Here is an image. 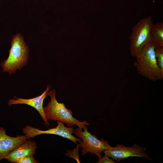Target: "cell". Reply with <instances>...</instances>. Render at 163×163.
I'll list each match as a JSON object with an SVG mask.
<instances>
[{
  "instance_id": "obj_1",
  "label": "cell",
  "mask_w": 163,
  "mask_h": 163,
  "mask_svg": "<svg viewBox=\"0 0 163 163\" xmlns=\"http://www.w3.org/2000/svg\"><path fill=\"white\" fill-rule=\"evenodd\" d=\"M155 48L152 41L146 44L135 57L136 61L134 63L139 74L153 82L163 78V72L155 57Z\"/></svg>"
},
{
  "instance_id": "obj_2",
  "label": "cell",
  "mask_w": 163,
  "mask_h": 163,
  "mask_svg": "<svg viewBox=\"0 0 163 163\" xmlns=\"http://www.w3.org/2000/svg\"><path fill=\"white\" fill-rule=\"evenodd\" d=\"M28 56V46L23 36L19 33L14 35L11 39L8 56L0 64L3 72L9 74L15 73L17 70H20L27 64Z\"/></svg>"
},
{
  "instance_id": "obj_3",
  "label": "cell",
  "mask_w": 163,
  "mask_h": 163,
  "mask_svg": "<svg viewBox=\"0 0 163 163\" xmlns=\"http://www.w3.org/2000/svg\"><path fill=\"white\" fill-rule=\"evenodd\" d=\"M56 94L55 89L47 92V95L50 97V101L46 107H43L44 113L47 120L61 121L65 123L68 127L76 125L81 130L89 125L86 121L81 122L74 117L72 112L66 108L63 102H58L56 98Z\"/></svg>"
},
{
  "instance_id": "obj_4",
  "label": "cell",
  "mask_w": 163,
  "mask_h": 163,
  "mask_svg": "<svg viewBox=\"0 0 163 163\" xmlns=\"http://www.w3.org/2000/svg\"><path fill=\"white\" fill-rule=\"evenodd\" d=\"M153 24L152 18L149 16L140 20L133 27L129 38L132 56L135 57L144 46L151 41V30Z\"/></svg>"
},
{
  "instance_id": "obj_5",
  "label": "cell",
  "mask_w": 163,
  "mask_h": 163,
  "mask_svg": "<svg viewBox=\"0 0 163 163\" xmlns=\"http://www.w3.org/2000/svg\"><path fill=\"white\" fill-rule=\"evenodd\" d=\"M84 129V131H82L79 128H76L74 132L78 138L82 140L78 141L79 143L77 144L82 149V155L90 152L92 155L94 154L97 155L100 158L102 157L101 152L109 148L110 144L108 141L102 138L99 140L96 136L88 132L87 126Z\"/></svg>"
},
{
  "instance_id": "obj_6",
  "label": "cell",
  "mask_w": 163,
  "mask_h": 163,
  "mask_svg": "<svg viewBox=\"0 0 163 163\" xmlns=\"http://www.w3.org/2000/svg\"><path fill=\"white\" fill-rule=\"evenodd\" d=\"M57 125L56 127L46 130H41L27 125L23 128V132L25 134L27 140L39 135L52 134L69 139L75 144L76 142L81 140L79 138H76L72 135L74 131L73 127H66L64 123L59 121H57Z\"/></svg>"
},
{
  "instance_id": "obj_7",
  "label": "cell",
  "mask_w": 163,
  "mask_h": 163,
  "mask_svg": "<svg viewBox=\"0 0 163 163\" xmlns=\"http://www.w3.org/2000/svg\"><path fill=\"white\" fill-rule=\"evenodd\" d=\"M146 148L140 147L135 144L132 147H126L118 144L115 147L110 146L103 152L105 155L111 157L116 161H120L128 157L137 156L151 159L146 152Z\"/></svg>"
},
{
  "instance_id": "obj_8",
  "label": "cell",
  "mask_w": 163,
  "mask_h": 163,
  "mask_svg": "<svg viewBox=\"0 0 163 163\" xmlns=\"http://www.w3.org/2000/svg\"><path fill=\"white\" fill-rule=\"evenodd\" d=\"M25 135L13 137L7 135L4 128L0 127V161L26 140Z\"/></svg>"
},
{
  "instance_id": "obj_9",
  "label": "cell",
  "mask_w": 163,
  "mask_h": 163,
  "mask_svg": "<svg viewBox=\"0 0 163 163\" xmlns=\"http://www.w3.org/2000/svg\"><path fill=\"white\" fill-rule=\"evenodd\" d=\"M49 90V88L47 86L46 90L41 95L32 98L24 99L15 97L14 99L9 100L8 104L10 106L12 104H25L34 107L41 116L44 121L45 126H49L50 124L45 115L43 107V101L47 95V92Z\"/></svg>"
},
{
  "instance_id": "obj_10",
  "label": "cell",
  "mask_w": 163,
  "mask_h": 163,
  "mask_svg": "<svg viewBox=\"0 0 163 163\" xmlns=\"http://www.w3.org/2000/svg\"><path fill=\"white\" fill-rule=\"evenodd\" d=\"M37 145L34 141L27 140L21 145L10 152L5 159L11 162H15L19 158L35 154Z\"/></svg>"
},
{
  "instance_id": "obj_11",
  "label": "cell",
  "mask_w": 163,
  "mask_h": 163,
  "mask_svg": "<svg viewBox=\"0 0 163 163\" xmlns=\"http://www.w3.org/2000/svg\"><path fill=\"white\" fill-rule=\"evenodd\" d=\"M151 41L156 47L163 48V23L153 24L151 30Z\"/></svg>"
},
{
  "instance_id": "obj_12",
  "label": "cell",
  "mask_w": 163,
  "mask_h": 163,
  "mask_svg": "<svg viewBox=\"0 0 163 163\" xmlns=\"http://www.w3.org/2000/svg\"><path fill=\"white\" fill-rule=\"evenodd\" d=\"M155 53L158 64L163 72V48L155 47Z\"/></svg>"
},
{
  "instance_id": "obj_13",
  "label": "cell",
  "mask_w": 163,
  "mask_h": 163,
  "mask_svg": "<svg viewBox=\"0 0 163 163\" xmlns=\"http://www.w3.org/2000/svg\"><path fill=\"white\" fill-rule=\"evenodd\" d=\"M79 147L77 145V148H74L73 150L67 149V152L65 153L66 155L69 158L75 160L78 163H80L79 159Z\"/></svg>"
},
{
  "instance_id": "obj_14",
  "label": "cell",
  "mask_w": 163,
  "mask_h": 163,
  "mask_svg": "<svg viewBox=\"0 0 163 163\" xmlns=\"http://www.w3.org/2000/svg\"><path fill=\"white\" fill-rule=\"evenodd\" d=\"M17 163H37L33 156H27L19 158L16 161Z\"/></svg>"
},
{
  "instance_id": "obj_15",
  "label": "cell",
  "mask_w": 163,
  "mask_h": 163,
  "mask_svg": "<svg viewBox=\"0 0 163 163\" xmlns=\"http://www.w3.org/2000/svg\"><path fill=\"white\" fill-rule=\"evenodd\" d=\"M97 163H115V162L112 159L110 158L109 157L105 155L103 157H102L99 159Z\"/></svg>"
}]
</instances>
